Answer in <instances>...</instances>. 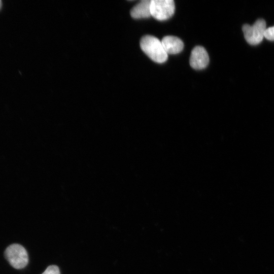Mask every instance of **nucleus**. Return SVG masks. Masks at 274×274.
<instances>
[{
	"label": "nucleus",
	"instance_id": "obj_1",
	"mask_svg": "<svg viewBox=\"0 0 274 274\" xmlns=\"http://www.w3.org/2000/svg\"><path fill=\"white\" fill-rule=\"evenodd\" d=\"M140 47L151 60L157 63H163L167 59L168 54L165 52L161 41L154 36H143L140 40Z\"/></svg>",
	"mask_w": 274,
	"mask_h": 274
},
{
	"label": "nucleus",
	"instance_id": "obj_2",
	"mask_svg": "<svg viewBox=\"0 0 274 274\" xmlns=\"http://www.w3.org/2000/svg\"><path fill=\"white\" fill-rule=\"evenodd\" d=\"M5 257L14 268H24L28 263V256L26 249L21 245L13 244L7 248Z\"/></svg>",
	"mask_w": 274,
	"mask_h": 274
},
{
	"label": "nucleus",
	"instance_id": "obj_3",
	"mask_svg": "<svg viewBox=\"0 0 274 274\" xmlns=\"http://www.w3.org/2000/svg\"><path fill=\"white\" fill-rule=\"evenodd\" d=\"M266 29V22L263 19H258L252 25L245 24L242 27L246 41L251 45H257L262 42Z\"/></svg>",
	"mask_w": 274,
	"mask_h": 274
},
{
	"label": "nucleus",
	"instance_id": "obj_4",
	"mask_svg": "<svg viewBox=\"0 0 274 274\" xmlns=\"http://www.w3.org/2000/svg\"><path fill=\"white\" fill-rule=\"evenodd\" d=\"M175 6L173 0H151V14L158 20H166L170 18L175 12Z\"/></svg>",
	"mask_w": 274,
	"mask_h": 274
},
{
	"label": "nucleus",
	"instance_id": "obj_5",
	"mask_svg": "<svg viewBox=\"0 0 274 274\" xmlns=\"http://www.w3.org/2000/svg\"><path fill=\"white\" fill-rule=\"evenodd\" d=\"M189 61L191 66L194 69L202 70L208 65L209 57L203 47L197 46L192 50Z\"/></svg>",
	"mask_w": 274,
	"mask_h": 274
},
{
	"label": "nucleus",
	"instance_id": "obj_6",
	"mask_svg": "<svg viewBox=\"0 0 274 274\" xmlns=\"http://www.w3.org/2000/svg\"><path fill=\"white\" fill-rule=\"evenodd\" d=\"M161 41L167 54H178L181 52L184 48L183 42L180 39L175 36H165Z\"/></svg>",
	"mask_w": 274,
	"mask_h": 274
},
{
	"label": "nucleus",
	"instance_id": "obj_7",
	"mask_svg": "<svg viewBox=\"0 0 274 274\" xmlns=\"http://www.w3.org/2000/svg\"><path fill=\"white\" fill-rule=\"evenodd\" d=\"M150 0H143L134 6L130 11L131 16L134 19L148 18L151 16Z\"/></svg>",
	"mask_w": 274,
	"mask_h": 274
},
{
	"label": "nucleus",
	"instance_id": "obj_8",
	"mask_svg": "<svg viewBox=\"0 0 274 274\" xmlns=\"http://www.w3.org/2000/svg\"><path fill=\"white\" fill-rule=\"evenodd\" d=\"M42 274H60L59 267L55 265L49 266Z\"/></svg>",
	"mask_w": 274,
	"mask_h": 274
},
{
	"label": "nucleus",
	"instance_id": "obj_9",
	"mask_svg": "<svg viewBox=\"0 0 274 274\" xmlns=\"http://www.w3.org/2000/svg\"><path fill=\"white\" fill-rule=\"evenodd\" d=\"M264 38L269 41H274V26L266 29Z\"/></svg>",
	"mask_w": 274,
	"mask_h": 274
},
{
	"label": "nucleus",
	"instance_id": "obj_10",
	"mask_svg": "<svg viewBox=\"0 0 274 274\" xmlns=\"http://www.w3.org/2000/svg\"><path fill=\"white\" fill-rule=\"evenodd\" d=\"M2 7V1L0 0V8Z\"/></svg>",
	"mask_w": 274,
	"mask_h": 274
}]
</instances>
